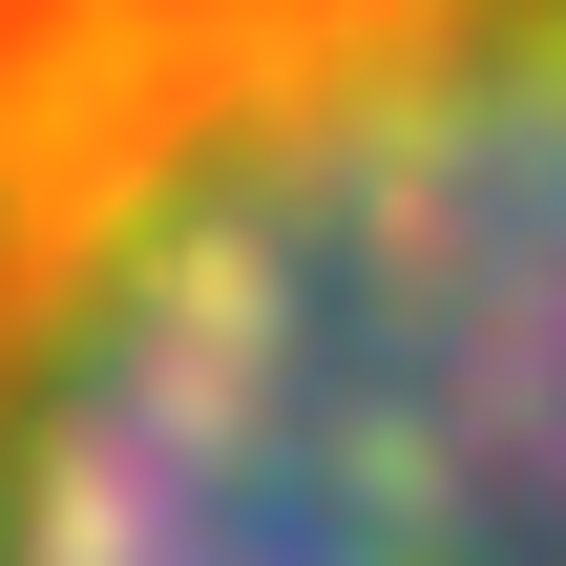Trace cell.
Masks as SVG:
<instances>
[{
  "label": "cell",
  "instance_id": "cell-1",
  "mask_svg": "<svg viewBox=\"0 0 566 566\" xmlns=\"http://www.w3.org/2000/svg\"><path fill=\"white\" fill-rule=\"evenodd\" d=\"M0 566H566V0H0Z\"/></svg>",
  "mask_w": 566,
  "mask_h": 566
}]
</instances>
